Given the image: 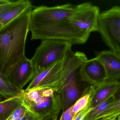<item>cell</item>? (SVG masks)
Instances as JSON below:
<instances>
[{"label":"cell","instance_id":"cell-4","mask_svg":"<svg viewBox=\"0 0 120 120\" xmlns=\"http://www.w3.org/2000/svg\"><path fill=\"white\" fill-rule=\"evenodd\" d=\"M31 113L42 118L59 115L62 111L60 93L47 88L24 90L15 97Z\"/></svg>","mask_w":120,"mask_h":120},{"label":"cell","instance_id":"cell-23","mask_svg":"<svg viewBox=\"0 0 120 120\" xmlns=\"http://www.w3.org/2000/svg\"><path fill=\"white\" fill-rule=\"evenodd\" d=\"M58 116V115H56L48 116L44 118L43 120H57Z\"/></svg>","mask_w":120,"mask_h":120},{"label":"cell","instance_id":"cell-22","mask_svg":"<svg viewBox=\"0 0 120 120\" xmlns=\"http://www.w3.org/2000/svg\"><path fill=\"white\" fill-rule=\"evenodd\" d=\"M44 119L37 116L28 111L23 116L16 120H43Z\"/></svg>","mask_w":120,"mask_h":120},{"label":"cell","instance_id":"cell-13","mask_svg":"<svg viewBox=\"0 0 120 120\" xmlns=\"http://www.w3.org/2000/svg\"><path fill=\"white\" fill-rule=\"evenodd\" d=\"M95 86V94L92 101L93 107L110 96L116 95L120 90V81H105Z\"/></svg>","mask_w":120,"mask_h":120},{"label":"cell","instance_id":"cell-8","mask_svg":"<svg viewBox=\"0 0 120 120\" xmlns=\"http://www.w3.org/2000/svg\"><path fill=\"white\" fill-rule=\"evenodd\" d=\"M36 74L35 68L31 59L26 57L17 64L7 78L21 91L29 82H31Z\"/></svg>","mask_w":120,"mask_h":120},{"label":"cell","instance_id":"cell-9","mask_svg":"<svg viewBox=\"0 0 120 120\" xmlns=\"http://www.w3.org/2000/svg\"><path fill=\"white\" fill-rule=\"evenodd\" d=\"M29 0L12 1L0 0V28L8 24L32 8Z\"/></svg>","mask_w":120,"mask_h":120},{"label":"cell","instance_id":"cell-12","mask_svg":"<svg viewBox=\"0 0 120 120\" xmlns=\"http://www.w3.org/2000/svg\"><path fill=\"white\" fill-rule=\"evenodd\" d=\"M79 68L72 72L69 76L65 84L60 92L62 112L73 105L80 97L77 82Z\"/></svg>","mask_w":120,"mask_h":120},{"label":"cell","instance_id":"cell-1","mask_svg":"<svg viewBox=\"0 0 120 120\" xmlns=\"http://www.w3.org/2000/svg\"><path fill=\"white\" fill-rule=\"evenodd\" d=\"M78 5L70 3L55 7L42 6L32 10L30 31L31 40H64L73 45L85 43L90 35L74 28L69 21Z\"/></svg>","mask_w":120,"mask_h":120},{"label":"cell","instance_id":"cell-24","mask_svg":"<svg viewBox=\"0 0 120 120\" xmlns=\"http://www.w3.org/2000/svg\"><path fill=\"white\" fill-rule=\"evenodd\" d=\"M116 120H120V115H119L117 117Z\"/></svg>","mask_w":120,"mask_h":120},{"label":"cell","instance_id":"cell-16","mask_svg":"<svg viewBox=\"0 0 120 120\" xmlns=\"http://www.w3.org/2000/svg\"><path fill=\"white\" fill-rule=\"evenodd\" d=\"M21 92L7 77L0 74V95L6 99L15 97Z\"/></svg>","mask_w":120,"mask_h":120},{"label":"cell","instance_id":"cell-20","mask_svg":"<svg viewBox=\"0 0 120 120\" xmlns=\"http://www.w3.org/2000/svg\"><path fill=\"white\" fill-rule=\"evenodd\" d=\"M28 111L27 109L22 104L7 120H16L21 118L25 115Z\"/></svg>","mask_w":120,"mask_h":120},{"label":"cell","instance_id":"cell-2","mask_svg":"<svg viewBox=\"0 0 120 120\" xmlns=\"http://www.w3.org/2000/svg\"><path fill=\"white\" fill-rule=\"evenodd\" d=\"M32 8L0 28V74L7 77L26 57L25 45L30 31Z\"/></svg>","mask_w":120,"mask_h":120},{"label":"cell","instance_id":"cell-17","mask_svg":"<svg viewBox=\"0 0 120 120\" xmlns=\"http://www.w3.org/2000/svg\"><path fill=\"white\" fill-rule=\"evenodd\" d=\"M120 115V93L104 112L96 120L116 119Z\"/></svg>","mask_w":120,"mask_h":120},{"label":"cell","instance_id":"cell-19","mask_svg":"<svg viewBox=\"0 0 120 120\" xmlns=\"http://www.w3.org/2000/svg\"><path fill=\"white\" fill-rule=\"evenodd\" d=\"M93 99L90 101L88 106L85 109L79 112L76 115L72 120H85L86 117L93 109V107L92 104Z\"/></svg>","mask_w":120,"mask_h":120},{"label":"cell","instance_id":"cell-11","mask_svg":"<svg viewBox=\"0 0 120 120\" xmlns=\"http://www.w3.org/2000/svg\"><path fill=\"white\" fill-rule=\"evenodd\" d=\"M97 57L104 66L106 72V81L120 80V55L112 50L97 52Z\"/></svg>","mask_w":120,"mask_h":120},{"label":"cell","instance_id":"cell-18","mask_svg":"<svg viewBox=\"0 0 120 120\" xmlns=\"http://www.w3.org/2000/svg\"><path fill=\"white\" fill-rule=\"evenodd\" d=\"M115 98V95L110 96L93 107V109L86 117L85 120H96L107 109Z\"/></svg>","mask_w":120,"mask_h":120},{"label":"cell","instance_id":"cell-6","mask_svg":"<svg viewBox=\"0 0 120 120\" xmlns=\"http://www.w3.org/2000/svg\"><path fill=\"white\" fill-rule=\"evenodd\" d=\"M98 31L111 50L120 55V6H114L100 13Z\"/></svg>","mask_w":120,"mask_h":120},{"label":"cell","instance_id":"cell-21","mask_svg":"<svg viewBox=\"0 0 120 120\" xmlns=\"http://www.w3.org/2000/svg\"><path fill=\"white\" fill-rule=\"evenodd\" d=\"M72 109L73 105L65 111L62 112L59 120H72L75 116L72 111Z\"/></svg>","mask_w":120,"mask_h":120},{"label":"cell","instance_id":"cell-15","mask_svg":"<svg viewBox=\"0 0 120 120\" xmlns=\"http://www.w3.org/2000/svg\"><path fill=\"white\" fill-rule=\"evenodd\" d=\"M95 86L91 85L86 88L80 97L73 105L72 111L74 115L76 116L88 106L95 95Z\"/></svg>","mask_w":120,"mask_h":120},{"label":"cell","instance_id":"cell-3","mask_svg":"<svg viewBox=\"0 0 120 120\" xmlns=\"http://www.w3.org/2000/svg\"><path fill=\"white\" fill-rule=\"evenodd\" d=\"M87 60L83 52L71 50L64 60L36 74L26 90L47 88L60 93L69 76Z\"/></svg>","mask_w":120,"mask_h":120},{"label":"cell","instance_id":"cell-7","mask_svg":"<svg viewBox=\"0 0 120 120\" xmlns=\"http://www.w3.org/2000/svg\"><path fill=\"white\" fill-rule=\"evenodd\" d=\"M99 8L90 3L78 5L75 11L69 18L72 26L76 29L90 35L98 31Z\"/></svg>","mask_w":120,"mask_h":120},{"label":"cell","instance_id":"cell-5","mask_svg":"<svg viewBox=\"0 0 120 120\" xmlns=\"http://www.w3.org/2000/svg\"><path fill=\"white\" fill-rule=\"evenodd\" d=\"M72 45L70 42L64 40H42L31 59L35 68L36 74L64 60L71 51Z\"/></svg>","mask_w":120,"mask_h":120},{"label":"cell","instance_id":"cell-14","mask_svg":"<svg viewBox=\"0 0 120 120\" xmlns=\"http://www.w3.org/2000/svg\"><path fill=\"white\" fill-rule=\"evenodd\" d=\"M22 105L16 97L6 99L0 102V120H7Z\"/></svg>","mask_w":120,"mask_h":120},{"label":"cell","instance_id":"cell-10","mask_svg":"<svg viewBox=\"0 0 120 120\" xmlns=\"http://www.w3.org/2000/svg\"><path fill=\"white\" fill-rule=\"evenodd\" d=\"M79 76L82 81L98 86L106 81V72L104 66L97 58L87 60L79 69Z\"/></svg>","mask_w":120,"mask_h":120}]
</instances>
